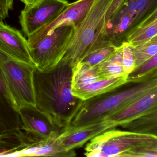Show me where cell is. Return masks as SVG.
<instances>
[{
  "label": "cell",
  "mask_w": 157,
  "mask_h": 157,
  "mask_svg": "<svg viewBox=\"0 0 157 157\" xmlns=\"http://www.w3.org/2000/svg\"><path fill=\"white\" fill-rule=\"evenodd\" d=\"M74 30L72 26L61 27L39 41L28 45L32 63L37 70H50L63 58Z\"/></svg>",
  "instance_id": "6"
},
{
  "label": "cell",
  "mask_w": 157,
  "mask_h": 157,
  "mask_svg": "<svg viewBox=\"0 0 157 157\" xmlns=\"http://www.w3.org/2000/svg\"><path fill=\"white\" fill-rule=\"evenodd\" d=\"M0 68L17 109L24 106L36 107L34 83L36 70L35 65L0 50Z\"/></svg>",
  "instance_id": "5"
},
{
  "label": "cell",
  "mask_w": 157,
  "mask_h": 157,
  "mask_svg": "<svg viewBox=\"0 0 157 157\" xmlns=\"http://www.w3.org/2000/svg\"><path fill=\"white\" fill-rule=\"evenodd\" d=\"M147 134H151L157 135V126L148 131Z\"/></svg>",
  "instance_id": "31"
},
{
  "label": "cell",
  "mask_w": 157,
  "mask_h": 157,
  "mask_svg": "<svg viewBox=\"0 0 157 157\" xmlns=\"http://www.w3.org/2000/svg\"><path fill=\"white\" fill-rule=\"evenodd\" d=\"M133 84L125 88L123 85L83 100L68 126H80L106 120L157 88V77Z\"/></svg>",
  "instance_id": "2"
},
{
  "label": "cell",
  "mask_w": 157,
  "mask_h": 157,
  "mask_svg": "<svg viewBox=\"0 0 157 157\" xmlns=\"http://www.w3.org/2000/svg\"><path fill=\"white\" fill-rule=\"evenodd\" d=\"M133 47L136 69L157 54V35Z\"/></svg>",
  "instance_id": "23"
},
{
  "label": "cell",
  "mask_w": 157,
  "mask_h": 157,
  "mask_svg": "<svg viewBox=\"0 0 157 157\" xmlns=\"http://www.w3.org/2000/svg\"><path fill=\"white\" fill-rule=\"evenodd\" d=\"M157 35V18L145 26L136 29L129 34L124 41L133 47L139 45Z\"/></svg>",
  "instance_id": "24"
},
{
  "label": "cell",
  "mask_w": 157,
  "mask_h": 157,
  "mask_svg": "<svg viewBox=\"0 0 157 157\" xmlns=\"http://www.w3.org/2000/svg\"><path fill=\"white\" fill-rule=\"evenodd\" d=\"M69 4L68 0H37L25 6L19 16L24 35L29 37L51 23Z\"/></svg>",
  "instance_id": "8"
},
{
  "label": "cell",
  "mask_w": 157,
  "mask_h": 157,
  "mask_svg": "<svg viewBox=\"0 0 157 157\" xmlns=\"http://www.w3.org/2000/svg\"><path fill=\"white\" fill-rule=\"evenodd\" d=\"M157 18V6L156 8H155V10H154L146 18L141 22V24L138 26L137 27L136 29L145 26H146L148 25V24H150V23L153 22V21L155 20Z\"/></svg>",
  "instance_id": "29"
},
{
  "label": "cell",
  "mask_w": 157,
  "mask_h": 157,
  "mask_svg": "<svg viewBox=\"0 0 157 157\" xmlns=\"http://www.w3.org/2000/svg\"><path fill=\"white\" fill-rule=\"evenodd\" d=\"M0 50L23 61L32 63L28 42L19 30L0 20Z\"/></svg>",
  "instance_id": "12"
},
{
  "label": "cell",
  "mask_w": 157,
  "mask_h": 157,
  "mask_svg": "<svg viewBox=\"0 0 157 157\" xmlns=\"http://www.w3.org/2000/svg\"><path fill=\"white\" fill-rule=\"evenodd\" d=\"M13 0H0V20L8 16V12L13 8Z\"/></svg>",
  "instance_id": "28"
},
{
  "label": "cell",
  "mask_w": 157,
  "mask_h": 157,
  "mask_svg": "<svg viewBox=\"0 0 157 157\" xmlns=\"http://www.w3.org/2000/svg\"><path fill=\"white\" fill-rule=\"evenodd\" d=\"M101 79L99 74L98 67L78 62L73 68L72 90L84 87Z\"/></svg>",
  "instance_id": "16"
},
{
  "label": "cell",
  "mask_w": 157,
  "mask_h": 157,
  "mask_svg": "<svg viewBox=\"0 0 157 157\" xmlns=\"http://www.w3.org/2000/svg\"><path fill=\"white\" fill-rule=\"evenodd\" d=\"M1 136H2V134H0V137H1Z\"/></svg>",
  "instance_id": "32"
},
{
  "label": "cell",
  "mask_w": 157,
  "mask_h": 157,
  "mask_svg": "<svg viewBox=\"0 0 157 157\" xmlns=\"http://www.w3.org/2000/svg\"><path fill=\"white\" fill-rule=\"evenodd\" d=\"M28 147L22 131L13 134H2L0 137V156L17 155Z\"/></svg>",
  "instance_id": "19"
},
{
  "label": "cell",
  "mask_w": 157,
  "mask_h": 157,
  "mask_svg": "<svg viewBox=\"0 0 157 157\" xmlns=\"http://www.w3.org/2000/svg\"><path fill=\"white\" fill-rule=\"evenodd\" d=\"M157 106V88L131 105L106 120L115 127L144 116Z\"/></svg>",
  "instance_id": "13"
},
{
  "label": "cell",
  "mask_w": 157,
  "mask_h": 157,
  "mask_svg": "<svg viewBox=\"0 0 157 157\" xmlns=\"http://www.w3.org/2000/svg\"><path fill=\"white\" fill-rule=\"evenodd\" d=\"M18 111L22 123L21 130L29 147L58 137L62 131L36 106H22Z\"/></svg>",
  "instance_id": "7"
},
{
  "label": "cell",
  "mask_w": 157,
  "mask_h": 157,
  "mask_svg": "<svg viewBox=\"0 0 157 157\" xmlns=\"http://www.w3.org/2000/svg\"><path fill=\"white\" fill-rule=\"evenodd\" d=\"M19 1L24 3L25 4V6H26L33 3L36 2L37 0H19Z\"/></svg>",
  "instance_id": "30"
},
{
  "label": "cell",
  "mask_w": 157,
  "mask_h": 157,
  "mask_svg": "<svg viewBox=\"0 0 157 157\" xmlns=\"http://www.w3.org/2000/svg\"><path fill=\"white\" fill-rule=\"evenodd\" d=\"M75 150L68 151L58 141V137L49 139L29 150L28 156L71 157L76 156Z\"/></svg>",
  "instance_id": "17"
},
{
  "label": "cell",
  "mask_w": 157,
  "mask_h": 157,
  "mask_svg": "<svg viewBox=\"0 0 157 157\" xmlns=\"http://www.w3.org/2000/svg\"><path fill=\"white\" fill-rule=\"evenodd\" d=\"M116 128L107 120L77 126H68L58 137L62 146L68 151L82 147L97 135L112 128Z\"/></svg>",
  "instance_id": "10"
},
{
  "label": "cell",
  "mask_w": 157,
  "mask_h": 157,
  "mask_svg": "<svg viewBox=\"0 0 157 157\" xmlns=\"http://www.w3.org/2000/svg\"><path fill=\"white\" fill-rule=\"evenodd\" d=\"M112 0H95L88 14L75 29L64 57L75 65L90 52L110 41L104 38L105 17Z\"/></svg>",
  "instance_id": "3"
},
{
  "label": "cell",
  "mask_w": 157,
  "mask_h": 157,
  "mask_svg": "<svg viewBox=\"0 0 157 157\" xmlns=\"http://www.w3.org/2000/svg\"><path fill=\"white\" fill-rule=\"evenodd\" d=\"M128 76L100 80L84 87L72 89L74 96L83 100L105 94L128 84Z\"/></svg>",
  "instance_id": "15"
},
{
  "label": "cell",
  "mask_w": 157,
  "mask_h": 157,
  "mask_svg": "<svg viewBox=\"0 0 157 157\" xmlns=\"http://www.w3.org/2000/svg\"><path fill=\"white\" fill-rule=\"evenodd\" d=\"M126 0H112L105 15V23L109 21L114 13L121 7Z\"/></svg>",
  "instance_id": "27"
},
{
  "label": "cell",
  "mask_w": 157,
  "mask_h": 157,
  "mask_svg": "<svg viewBox=\"0 0 157 157\" xmlns=\"http://www.w3.org/2000/svg\"><path fill=\"white\" fill-rule=\"evenodd\" d=\"M74 65L63 57L52 69H36L34 74L36 107L63 130L70 125L83 101L72 91Z\"/></svg>",
  "instance_id": "1"
},
{
  "label": "cell",
  "mask_w": 157,
  "mask_h": 157,
  "mask_svg": "<svg viewBox=\"0 0 157 157\" xmlns=\"http://www.w3.org/2000/svg\"><path fill=\"white\" fill-rule=\"evenodd\" d=\"M95 0H77L70 3L59 15L48 25L28 37V45L40 40L58 28L72 26L78 28L86 18Z\"/></svg>",
  "instance_id": "9"
},
{
  "label": "cell",
  "mask_w": 157,
  "mask_h": 157,
  "mask_svg": "<svg viewBox=\"0 0 157 157\" xmlns=\"http://www.w3.org/2000/svg\"><path fill=\"white\" fill-rule=\"evenodd\" d=\"M97 67L100 76L104 80L128 76L124 71L121 46L114 54L98 65Z\"/></svg>",
  "instance_id": "18"
},
{
  "label": "cell",
  "mask_w": 157,
  "mask_h": 157,
  "mask_svg": "<svg viewBox=\"0 0 157 157\" xmlns=\"http://www.w3.org/2000/svg\"><path fill=\"white\" fill-rule=\"evenodd\" d=\"M157 6V0H126L109 21L131 15L134 18L136 28Z\"/></svg>",
  "instance_id": "14"
},
{
  "label": "cell",
  "mask_w": 157,
  "mask_h": 157,
  "mask_svg": "<svg viewBox=\"0 0 157 157\" xmlns=\"http://www.w3.org/2000/svg\"><path fill=\"white\" fill-rule=\"evenodd\" d=\"M157 143V135L112 128L91 139L85 148L89 157H125L135 147Z\"/></svg>",
  "instance_id": "4"
},
{
  "label": "cell",
  "mask_w": 157,
  "mask_h": 157,
  "mask_svg": "<svg viewBox=\"0 0 157 157\" xmlns=\"http://www.w3.org/2000/svg\"><path fill=\"white\" fill-rule=\"evenodd\" d=\"M122 55V64L124 71L129 76L135 69V60L133 47L126 41L122 42L121 45Z\"/></svg>",
  "instance_id": "25"
},
{
  "label": "cell",
  "mask_w": 157,
  "mask_h": 157,
  "mask_svg": "<svg viewBox=\"0 0 157 157\" xmlns=\"http://www.w3.org/2000/svg\"><path fill=\"white\" fill-rule=\"evenodd\" d=\"M18 109L8 90L0 68V134H13L21 130Z\"/></svg>",
  "instance_id": "11"
},
{
  "label": "cell",
  "mask_w": 157,
  "mask_h": 157,
  "mask_svg": "<svg viewBox=\"0 0 157 157\" xmlns=\"http://www.w3.org/2000/svg\"><path fill=\"white\" fill-rule=\"evenodd\" d=\"M157 126V106L144 116L121 125L126 131L147 134Z\"/></svg>",
  "instance_id": "20"
},
{
  "label": "cell",
  "mask_w": 157,
  "mask_h": 157,
  "mask_svg": "<svg viewBox=\"0 0 157 157\" xmlns=\"http://www.w3.org/2000/svg\"><path fill=\"white\" fill-rule=\"evenodd\" d=\"M157 77V54L141 65L128 77V84H136Z\"/></svg>",
  "instance_id": "21"
},
{
  "label": "cell",
  "mask_w": 157,
  "mask_h": 157,
  "mask_svg": "<svg viewBox=\"0 0 157 157\" xmlns=\"http://www.w3.org/2000/svg\"><path fill=\"white\" fill-rule=\"evenodd\" d=\"M120 46L111 42L105 44L90 52L78 62L91 66H98L114 54Z\"/></svg>",
  "instance_id": "22"
},
{
  "label": "cell",
  "mask_w": 157,
  "mask_h": 157,
  "mask_svg": "<svg viewBox=\"0 0 157 157\" xmlns=\"http://www.w3.org/2000/svg\"><path fill=\"white\" fill-rule=\"evenodd\" d=\"M157 157V143L135 147L128 151L125 157Z\"/></svg>",
  "instance_id": "26"
}]
</instances>
